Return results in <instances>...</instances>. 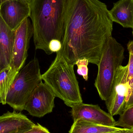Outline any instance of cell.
Masks as SVG:
<instances>
[{"instance_id":"4fadbf2b","label":"cell","mask_w":133,"mask_h":133,"mask_svg":"<svg viewBox=\"0 0 133 133\" xmlns=\"http://www.w3.org/2000/svg\"><path fill=\"white\" fill-rule=\"evenodd\" d=\"M112 21L123 27L133 28V0H120L109 11Z\"/></svg>"},{"instance_id":"6da1fadb","label":"cell","mask_w":133,"mask_h":133,"mask_svg":"<svg viewBox=\"0 0 133 133\" xmlns=\"http://www.w3.org/2000/svg\"><path fill=\"white\" fill-rule=\"evenodd\" d=\"M113 22L105 4L99 0H69L62 48L69 64L86 58L98 65L103 48L112 36Z\"/></svg>"},{"instance_id":"4316f807","label":"cell","mask_w":133,"mask_h":133,"mask_svg":"<svg viewBox=\"0 0 133 133\" xmlns=\"http://www.w3.org/2000/svg\"><path fill=\"white\" fill-rule=\"evenodd\" d=\"M132 131H133V128H132Z\"/></svg>"},{"instance_id":"2e32d148","label":"cell","mask_w":133,"mask_h":133,"mask_svg":"<svg viewBox=\"0 0 133 133\" xmlns=\"http://www.w3.org/2000/svg\"><path fill=\"white\" fill-rule=\"evenodd\" d=\"M115 127L127 129L133 128V105L124 109L116 123Z\"/></svg>"},{"instance_id":"5b68a950","label":"cell","mask_w":133,"mask_h":133,"mask_svg":"<svg viewBox=\"0 0 133 133\" xmlns=\"http://www.w3.org/2000/svg\"><path fill=\"white\" fill-rule=\"evenodd\" d=\"M41 76L39 61L34 58L16 75L7 95L6 104L14 111L24 110L30 96L42 81Z\"/></svg>"},{"instance_id":"484cf974","label":"cell","mask_w":133,"mask_h":133,"mask_svg":"<svg viewBox=\"0 0 133 133\" xmlns=\"http://www.w3.org/2000/svg\"><path fill=\"white\" fill-rule=\"evenodd\" d=\"M1 71V67H0V71Z\"/></svg>"},{"instance_id":"8992f818","label":"cell","mask_w":133,"mask_h":133,"mask_svg":"<svg viewBox=\"0 0 133 133\" xmlns=\"http://www.w3.org/2000/svg\"><path fill=\"white\" fill-rule=\"evenodd\" d=\"M128 65H121L117 70L111 94L105 101L109 113L112 116L120 115L125 109L129 90L127 79Z\"/></svg>"},{"instance_id":"7a4b0ae2","label":"cell","mask_w":133,"mask_h":133,"mask_svg":"<svg viewBox=\"0 0 133 133\" xmlns=\"http://www.w3.org/2000/svg\"><path fill=\"white\" fill-rule=\"evenodd\" d=\"M69 0H31L30 15L36 50L52 54L49 48L52 40L62 43Z\"/></svg>"},{"instance_id":"d4e9b609","label":"cell","mask_w":133,"mask_h":133,"mask_svg":"<svg viewBox=\"0 0 133 133\" xmlns=\"http://www.w3.org/2000/svg\"><path fill=\"white\" fill-rule=\"evenodd\" d=\"M133 30H132V34H133Z\"/></svg>"},{"instance_id":"44dd1931","label":"cell","mask_w":133,"mask_h":133,"mask_svg":"<svg viewBox=\"0 0 133 133\" xmlns=\"http://www.w3.org/2000/svg\"><path fill=\"white\" fill-rule=\"evenodd\" d=\"M133 105V88L130 93V95L128 98V100L126 102L125 108L130 107Z\"/></svg>"},{"instance_id":"7c38bea8","label":"cell","mask_w":133,"mask_h":133,"mask_svg":"<svg viewBox=\"0 0 133 133\" xmlns=\"http://www.w3.org/2000/svg\"><path fill=\"white\" fill-rule=\"evenodd\" d=\"M16 30L11 29L0 16V67L1 70L11 65Z\"/></svg>"},{"instance_id":"d6986e66","label":"cell","mask_w":133,"mask_h":133,"mask_svg":"<svg viewBox=\"0 0 133 133\" xmlns=\"http://www.w3.org/2000/svg\"><path fill=\"white\" fill-rule=\"evenodd\" d=\"M62 43L60 41L57 39L52 40L49 44V48L51 53L58 52L62 48Z\"/></svg>"},{"instance_id":"30bf717a","label":"cell","mask_w":133,"mask_h":133,"mask_svg":"<svg viewBox=\"0 0 133 133\" xmlns=\"http://www.w3.org/2000/svg\"><path fill=\"white\" fill-rule=\"evenodd\" d=\"M71 113L74 121L82 119L88 122L106 126L115 127L116 121L98 105L80 103L73 106Z\"/></svg>"},{"instance_id":"5bb4252c","label":"cell","mask_w":133,"mask_h":133,"mask_svg":"<svg viewBox=\"0 0 133 133\" xmlns=\"http://www.w3.org/2000/svg\"><path fill=\"white\" fill-rule=\"evenodd\" d=\"M122 129L116 127L106 126L88 122L82 119L74 121L69 133H107Z\"/></svg>"},{"instance_id":"52a82bcc","label":"cell","mask_w":133,"mask_h":133,"mask_svg":"<svg viewBox=\"0 0 133 133\" xmlns=\"http://www.w3.org/2000/svg\"><path fill=\"white\" fill-rule=\"evenodd\" d=\"M55 97L48 86L41 81L30 96L24 110L34 117H43L52 112L55 107Z\"/></svg>"},{"instance_id":"ba28073f","label":"cell","mask_w":133,"mask_h":133,"mask_svg":"<svg viewBox=\"0 0 133 133\" xmlns=\"http://www.w3.org/2000/svg\"><path fill=\"white\" fill-rule=\"evenodd\" d=\"M33 36V27L29 18L26 19L16 30L12 57L10 66L19 72L28 57L30 39Z\"/></svg>"},{"instance_id":"603a6c76","label":"cell","mask_w":133,"mask_h":133,"mask_svg":"<svg viewBox=\"0 0 133 133\" xmlns=\"http://www.w3.org/2000/svg\"><path fill=\"white\" fill-rule=\"evenodd\" d=\"M127 47L129 54H131L133 55V40L129 42L127 44Z\"/></svg>"},{"instance_id":"ac0fdd59","label":"cell","mask_w":133,"mask_h":133,"mask_svg":"<svg viewBox=\"0 0 133 133\" xmlns=\"http://www.w3.org/2000/svg\"><path fill=\"white\" fill-rule=\"evenodd\" d=\"M128 65L127 79L129 85V90L126 102L128 100L133 88V55L131 54H129V58Z\"/></svg>"},{"instance_id":"3957f363","label":"cell","mask_w":133,"mask_h":133,"mask_svg":"<svg viewBox=\"0 0 133 133\" xmlns=\"http://www.w3.org/2000/svg\"><path fill=\"white\" fill-rule=\"evenodd\" d=\"M74 65L66 62L58 52L48 69L41 76L42 80L55 97L72 108L83 103L79 83L74 70Z\"/></svg>"},{"instance_id":"9c48e42d","label":"cell","mask_w":133,"mask_h":133,"mask_svg":"<svg viewBox=\"0 0 133 133\" xmlns=\"http://www.w3.org/2000/svg\"><path fill=\"white\" fill-rule=\"evenodd\" d=\"M30 15L29 4L21 0H9L0 6V16L5 24L13 30H16Z\"/></svg>"},{"instance_id":"cb8c5ba5","label":"cell","mask_w":133,"mask_h":133,"mask_svg":"<svg viewBox=\"0 0 133 133\" xmlns=\"http://www.w3.org/2000/svg\"><path fill=\"white\" fill-rule=\"evenodd\" d=\"M9 1V0H0V6L3 4L4 2L7 1ZM21 1H23L27 4H29L30 5V2H31V0H21Z\"/></svg>"},{"instance_id":"9a60e30c","label":"cell","mask_w":133,"mask_h":133,"mask_svg":"<svg viewBox=\"0 0 133 133\" xmlns=\"http://www.w3.org/2000/svg\"><path fill=\"white\" fill-rule=\"evenodd\" d=\"M18 72L10 66L0 71V103L2 105L6 104L7 95Z\"/></svg>"},{"instance_id":"e0dca14e","label":"cell","mask_w":133,"mask_h":133,"mask_svg":"<svg viewBox=\"0 0 133 133\" xmlns=\"http://www.w3.org/2000/svg\"><path fill=\"white\" fill-rule=\"evenodd\" d=\"M88 60L86 58L78 59L75 63L77 65V73L82 76L84 80L88 81V65L89 64Z\"/></svg>"},{"instance_id":"7402d4cb","label":"cell","mask_w":133,"mask_h":133,"mask_svg":"<svg viewBox=\"0 0 133 133\" xmlns=\"http://www.w3.org/2000/svg\"><path fill=\"white\" fill-rule=\"evenodd\" d=\"M107 133H133L132 129H127L122 128V129L114 132Z\"/></svg>"},{"instance_id":"277c9868","label":"cell","mask_w":133,"mask_h":133,"mask_svg":"<svg viewBox=\"0 0 133 133\" xmlns=\"http://www.w3.org/2000/svg\"><path fill=\"white\" fill-rule=\"evenodd\" d=\"M124 52L122 45L112 36L103 48L94 84L100 98L105 101L111 94L117 70L125 58Z\"/></svg>"},{"instance_id":"ffe728a7","label":"cell","mask_w":133,"mask_h":133,"mask_svg":"<svg viewBox=\"0 0 133 133\" xmlns=\"http://www.w3.org/2000/svg\"><path fill=\"white\" fill-rule=\"evenodd\" d=\"M23 133H51L45 127L37 123L35 124L32 129Z\"/></svg>"},{"instance_id":"8fae6325","label":"cell","mask_w":133,"mask_h":133,"mask_svg":"<svg viewBox=\"0 0 133 133\" xmlns=\"http://www.w3.org/2000/svg\"><path fill=\"white\" fill-rule=\"evenodd\" d=\"M35 125L25 115L15 111L0 116V133H23Z\"/></svg>"}]
</instances>
